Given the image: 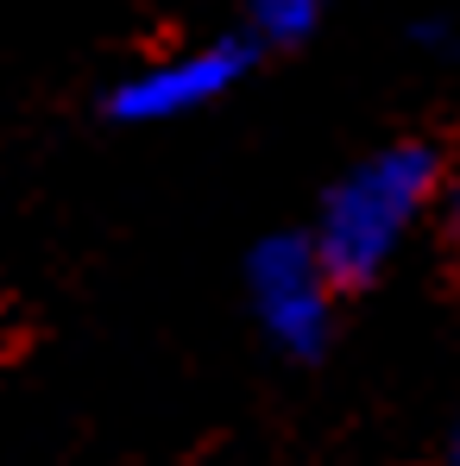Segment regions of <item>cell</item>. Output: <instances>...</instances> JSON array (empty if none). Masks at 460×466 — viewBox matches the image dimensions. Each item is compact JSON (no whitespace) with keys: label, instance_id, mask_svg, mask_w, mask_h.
<instances>
[{"label":"cell","instance_id":"2","mask_svg":"<svg viewBox=\"0 0 460 466\" xmlns=\"http://www.w3.org/2000/svg\"><path fill=\"white\" fill-rule=\"evenodd\" d=\"M246 290L259 328L271 334V347H284L291 360H315L334 340V278L315 258L309 233H278L265 246H252L246 258Z\"/></svg>","mask_w":460,"mask_h":466},{"label":"cell","instance_id":"4","mask_svg":"<svg viewBox=\"0 0 460 466\" xmlns=\"http://www.w3.org/2000/svg\"><path fill=\"white\" fill-rule=\"evenodd\" d=\"M246 13H252V32H259V38H271V45H297V38L315 32L322 0H246Z\"/></svg>","mask_w":460,"mask_h":466},{"label":"cell","instance_id":"3","mask_svg":"<svg viewBox=\"0 0 460 466\" xmlns=\"http://www.w3.org/2000/svg\"><path fill=\"white\" fill-rule=\"evenodd\" d=\"M246 38H215V45H196V51H177V57H158L139 76H127L107 95V114L114 120H183L209 101H221L233 82L246 76Z\"/></svg>","mask_w":460,"mask_h":466},{"label":"cell","instance_id":"6","mask_svg":"<svg viewBox=\"0 0 460 466\" xmlns=\"http://www.w3.org/2000/svg\"><path fill=\"white\" fill-rule=\"evenodd\" d=\"M455 466H460V429H455Z\"/></svg>","mask_w":460,"mask_h":466},{"label":"cell","instance_id":"5","mask_svg":"<svg viewBox=\"0 0 460 466\" xmlns=\"http://www.w3.org/2000/svg\"><path fill=\"white\" fill-rule=\"evenodd\" d=\"M455 239H460V189H455Z\"/></svg>","mask_w":460,"mask_h":466},{"label":"cell","instance_id":"1","mask_svg":"<svg viewBox=\"0 0 460 466\" xmlns=\"http://www.w3.org/2000/svg\"><path fill=\"white\" fill-rule=\"evenodd\" d=\"M442 183V152L423 139H397L353 164L328 196H322V221H315V258L334 278V290L373 284L384 265L397 258V246L410 239L416 215L429 208Z\"/></svg>","mask_w":460,"mask_h":466}]
</instances>
